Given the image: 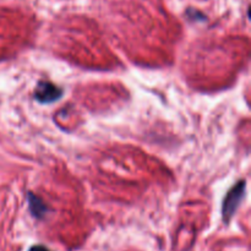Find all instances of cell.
<instances>
[{"instance_id":"277c9868","label":"cell","mask_w":251,"mask_h":251,"mask_svg":"<svg viewBox=\"0 0 251 251\" xmlns=\"http://www.w3.org/2000/svg\"><path fill=\"white\" fill-rule=\"evenodd\" d=\"M29 251H50L48 248L43 247V245H33V247L29 249Z\"/></svg>"},{"instance_id":"3957f363","label":"cell","mask_w":251,"mask_h":251,"mask_svg":"<svg viewBox=\"0 0 251 251\" xmlns=\"http://www.w3.org/2000/svg\"><path fill=\"white\" fill-rule=\"evenodd\" d=\"M27 199H28L29 210H31L32 215H33L36 218H38V220L43 218L44 216H46V213L48 212V207H47L46 203L32 193H28Z\"/></svg>"},{"instance_id":"6da1fadb","label":"cell","mask_w":251,"mask_h":251,"mask_svg":"<svg viewBox=\"0 0 251 251\" xmlns=\"http://www.w3.org/2000/svg\"><path fill=\"white\" fill-rule=\"evenodd\" d=\"M245 184H247L245 180L238 181V183L233 186V189H230V190L228 191L227 196L225 198L222 206V216L225 223H228L232 220L235 211L239 207L240 202H242L243 198H244L245 195Z\"/></svg>"},{"instance_id":"7a4b0ae2","label":"cell","mask_w":251,"mask_h":251,"mask_svg":"<svg viewBox=\"0 0 251 251\" xmlns=\"http://www.w3.org/2000/svg\"><path fill=\"white\" fill-rule=\"evenodd\" d=\"M61 96H63V90L48 81H39L34 90V98L43 104L55 102L60 100Z\"/></svg>"}]
</instances>
